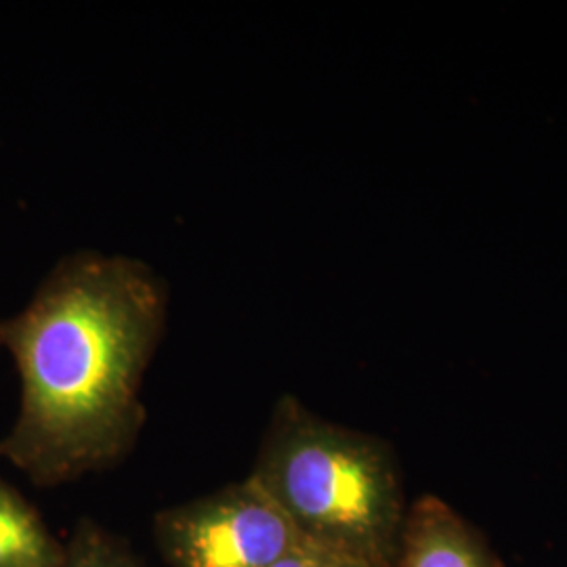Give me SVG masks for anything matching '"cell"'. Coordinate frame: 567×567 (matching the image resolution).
Returning <instances> with one entry per match:
<instances>
[{
	"label": "cell",
	"instance_id": "cell-1",
	"mask_svg": "<svg viewBox=\"0 0 567 567\" xmlns=\"http://www.w3.org/2000/svg\"><path fill=\"white\" fill-rule=\"evenodd\" d=\"M166 286L152 267L82 250L61 259L20 313L0 320L21 402L0 458L41 487L118 465L145 425V368L161 343Z\"/></svg>",
	"mask_w": 567,
	"mask_h": 567
},
{
	"label": "cell",
	"instance_id": "cell-2",
	"mask_svg": "<svg viewBox=\"0 0 567 567\" xmlns=\"http://www.w3.org/2000/svg\"><path fill=\"white\" fill-rule=\"evenodd\" d=\"M248 480L307 547L349 566L395 564L404 492L393 452L381 440L328 423L284 395Z\"/></svg>",
	"mask_w": 567,
	"mask_h": 567
},
{
	"label": "cell",
	"instance_id": "cell-3",
	"mask_svg": "<svg viewBox=\"0 0 567 567\" xmlns=\"http://www.w3.org/2000/svg\"><path fill=\"white\" fill-rule=\"evenodd\" d=\"M154 540L171 567H274L303 545L248 477L156 513Z\"/></svg>",
	"mask_w": 567,
	"mask_h": 567
},
{
	"label": "cell",
	"instance_id": "cell-4",
	"mask_svg": "<svg viewBox=\"0 0 567 567\" xmlns=\"http://www.w3.org/2000/svg\"><path fill=\"white\" fill-rule=\"evenodd\" d=\"M393 567H498L480 536L435 496L405 513Z\"/></svg>",
	"mask_w": 567,
	"mask_h": 567
},
{
	"label": "cell",
	"instance_id": "cell-5",
	"mask_svg": "<svg viewBox=\"0 0 567 567\" xmlns=\"http://www.w3.org/2000/svg\"><path fill=\"white\" fill-rule=\"evenodd\" d=\"M61 557L63 540L0 475V567H60Z\"/></svg>",
	"mask_w": 567,
	"mask_h": 567
},
{
	"label": "cell",
	"instance_id": "cell-6",
	"mask_svg": "<svg viewBox=\"0 0 567 567\" xmlns=\"http://www.w3.org/2000/svg\"><path fill=\"white\" fill-rule=\"evenodd\" d=\"M60 567H147L110 529L82 519L63 540Z\"/></svg>",
	"mask_w": 567,
	"mask_h": 567
},
{
	"label": "cell",
	"instance_id": "cell-7",
	"mask_svg": "<svg viewBox=\"0 0 567 567\" xmlns=\"http://www.w3.org/2000/svg\"><path fill=\"white\" fill-rule=\"evenodd\" d=\"M332 561L334 559L326 557L324 553L307 545H299L274 567H330Z\"/></svg>",
	"mask_w": 567,
	"mask_h": 567
},
{
	"label": "cell",
	"instance_id": "cell-8",
	"mask_svg": "<svg viewBox=\"0 0 567 567\" xmlns=\"http://www.w3.org/2000/svg\"><path fill=\"white\" fill-rule=\"evenodd\" d=\"M330 567H355V566H349V564H339V561H332V564H330Z\"/></svg>",
	"mask_w": 567,
	"mask_h": 567
}]
</instances>
